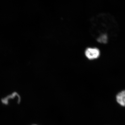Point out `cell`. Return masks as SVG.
<instances>
[{
    "label": "cell",
    "instance_id": "2",
    "mask_svg": "<svg viewBox=\"0 0 125 125\" xmlns=\"http://www.w3.org/2000/svg\"><path fill=\"white\" fill-rule=\"evenodd\" d=\"M21 101V97L20 96L17 92H14L11 94H9L6 97L1 99V103L5 105H8L9 104V101L10 100L13 99H16Z\"/></svg>",
    "mask_w": 125,
    "mask_h": 125
},
{
    "label": "cell",
    "instance_id": "3",
    "mask_svg": "<svg viewBox=\"0 0 125 125\" xmlns=\"http://www.w3.org/2000/svg\"><path fill=\"white\" fill-rule=\"evenodd\" d=\"M117 103L122 107H125V90L117 94L116 96Z\"/></svg>",
    "mask_w": 125,
    "mask_h": 125
},
{
    "label": "cell",
    "instance_id": "1",
    "mask_svg": "<svg viewBox=\"0 0 125 125\" xmlns=\"http://www.w3.org/2000/svg\"><path fill=\"white\" fill-rule=\"evenodd\" d=\"M86 57L89 60H94L98 58L100 56V52L97 48H89L85 51Z\"/></svg>",
    "mask_w": 125,
    "mask_h": 125
},
{
    "label": "cell",
    "instance_id": "4",
    "mask_svg": "<svg viewBox=\"0 0 125 125\" xmlns=\"http://www.w3.org/2000/svg\"><path fill=\"white\" fill-rule=\"evenodd\" d=\"M107 36L105 34L101 35L97 39L98 42L103 43H106L107 42Z\"/></svg>",
    "mask_w": 125,
    "mask_h": 125
},
{
    "label": "cell",
    "instance_id": "5",
    "mask_svg": "<svg viewBox=\"0 0 125 125\" xmlns=\"http://www.w3.org/2000/svg\"></svg>",
    "mask_w": 125,
    "mask_h": 125
}]
</instances>
